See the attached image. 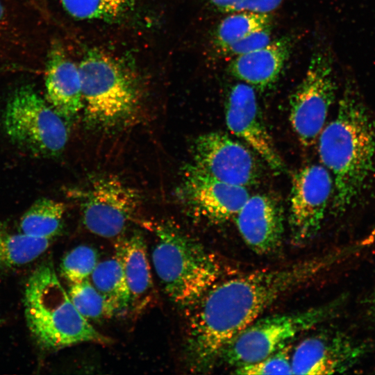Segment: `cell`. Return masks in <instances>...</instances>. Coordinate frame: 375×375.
<instances>
[{
	"label": "cell",
	"instance_id": "obj_20",
	"mask_svg": "<svg viewBox=\"0 0 375 375\" xmlns=\"http://www.w3.org/2000/svg\"><path fill=\"white\" fill-rule=\"evenodd\" d=\"M52 240L10 232L0 224V268L12 269L35 261L49 249Z\"/></svg>",
	"mask_w": 375,
	"mask_h": 375
},
{
	"label": "cell",
	"instance_id": "obj_16",
	"mask_svg": "<svg viewBox=\"0 0 375 375\" xmlns=\"http://www.w3.org/2000/svg\"><path fill=\"white\" fill-rule=\"evenodd\" d=\"M293 40L283 36L253 51L232 58L228 71L254 89L266 90L278 81L292 50Z\"/></svg>",
	"mask_w": 375,
	"mask_h": 375
},
{
	"label": "cell",
	"instance_id": "obj_18",
	"mask_svg": "<svg viewBox=\"0 0 375 375\" xmlns=\"http://www.w3.org/2000/svg\"><path fill=\"white\" fill-rule=\"evenodd\" d=\"M115 256L119 260L131 293L132 304L144 301L153 288L146 242L139 233L120 238Z\"/></svg>",
	"mask_w": 375,
	"mask_h": 375
},
{
	"label": "cell",
	"instance_id": "obj_25",
	"mask_svg": "<svg viewBox=\"0 0 375 375\" xmlns=\"http://www.w3.org/2000/svg\"><path fill=\"white\" fill-rule=\"evenodd\" d=\"M99 262L97 250L89 245H79L69 251L62 257L60 275L69 283L89 279Z\"/></svg>",
	"mask_w": 375,
	"mask_h": 375
},
{
	"label": "cell",
	"instance_id": "obj_15",
	"mask_svg": "<svg viewBox=\"0 0 375 375\" xmlns=\"http://www.w3.org/2000/svg\"><path fill=\"white\" fill-rule=\"evenodd\" d=\"M235 219L241 237L256 253L267 254L280 247L283 233V212L270 196H249Z\"/></svg>",
	"mask_w": 375,
	"mask_h": 375
},
{
	"label": "cell",
	"instance_id": "obj_31",
	"mask_svg": "<svg viewBox=\"0 0 375 375\" xmlns=\"http://www.w3.org/2000/svg\"><path fill=\"white\" fill-rule=\"evenodd\" d=\"M372 236H374V235H375V228H374V231L372 232Z\"/></svg>",
	"mask_w": 375,
	"mask_h": 375
},
{
	"label": "cell",
	"instance_id": "obj_19",
	"mask_svg": "<svg viewBox=\"0 0 375 375\" xmlns=\"http://www.w3.org/2000/svg\"><path fill=\"white\" fill-rule=\"evenodd\" d=\"M89 279L117 315L124 313L133 306L122 265L115 256L99 261Z\"/></svg>",
	"mask_w": 375,
	"mask_h": 375
},
{
	"label": "cell",
	"instance_id": "obj_28",
	"mask_svg": "<svg viewBox=\"0 0 375 375\" xmlns=\"http://www.w3.org/2000/svg\"><path fill=\"white\" fill-rule=\"evenodd\" d=\"M271 35L272 25L248 35L242 40L231 44L222 53L228 57L234 58L253 51L269 44L272 41Z\"/></svg>",
	"mask_w": 375,
	"mask_h": 375
},
{
	"label": "cell",
	"instance_id": "obj_4",
	"mask_svg": "<svg viewBox=\"0 0 375 375\" xmlns=\"http://www.w3.org/2000/svg\"><path fill=\"white\" fill-rule=\"evenodd\" d=\"M24 304L30 333L44 350L110 341L76 309L49 260L42 262L28 278Z\"/></svg>",
	"mask_w": 375,
	"mask_h": 375
},
{
	"label": "cell",
	"instance_id": "obj_27",
	"mask_svg": "<svg viewBox=\"0 0 375 375\" xmlns=\"http://www.w3.org/2000/svg\"><path fill=\"white\" fill-rule=\"evenodd\" d=\"M217 11L232 13L249 11L270 14L277 9L283 0H208Z\"/></svg>",
	"mask_w": 375,
	"mask_h": 375
},
{
	"label": "cell",
	"instance_id": "obj_6",
	"mask_svg": "<svg viewBox=\"0 0 375 375\" xmlns=\"http://www.w3.org/2000/svg\"><path fill=\"white\" fill-rule=\"evenodd\" d=\"M2 122L9 139L34 156L56 157L68 141L65 119L29 85L17 88L11 94Z\"/></svg>",
	"mask_w": 375,
	"mask_h": 375
},
{
	"label": "cell",
	"instance_id": "obj_24",
	"mask_svg": "<svg viewBox=\"0 0 375 375\" xmlns=\"http://www.w3.org/2000/svg\"><path fill=\"white\" fill-rule=\"evenodd\" d=\"M67 292L76 309L89 322L117 315L114 308L90 279L70 283Z\"/></svg>",
	"mask_w": 375,
	"mask_h": 375
},
{
	"label": "cell",
	"instance_id": "obj_23",
	"mask_svg": "<svg viewBox=\"0 0 375 375\" xmlns=\"http://www.w3.org/2000/svg\"><path fill=\"white\" fill-rule=\"evenodd\" d=\"M136 0H60L73 18L83 21L112 22L133 8Z\"/></svg>",
	"mask_w": 375,
	"mask_h": 375
},
{
	"label": "cell",
	"instance_id": "obj_11",
	"mask_svg": "<svg viewBox=\"0 0 375 375\" xmlns=\"http://www.w3.org/2000/svg\"><path fill=\"white\" fill-rule=\"evenodd\" d=\"M192 153L195 165L221 181L247 188L259 180L260 169L253 155L224 133L200 135L194 140Z\"/></svg>",
	"mask_w": 375,
	"mask_h": 375
},
{
	"label": "cell",
	"instance_id": "obj_9",
	"mask_svg": "<svg viewBox=\"0 0 375 375\" xmlns=\"http://www.w3.org/2000/svg\"><path fill=\"white\" fill-rule=\"evenodd\" d=\"M335 84L328 53L315 51L301 81L290 98V122L301 144L312 146L325 126Z\"/></svg>",
	"mask_w": 375,
	"mask_h": 375
},
{
	"label": "cell",
	"instance_id": "obj_29",
	"mask_svg": "<svg viewBox=\"0 0 375 375\" xmlns=\"http://www.w3.org/2000/svg\"><path fill=\"white\" fill-rule=\"evenodd\" d=\"M369 310L372 317L375 319V288L369 299Z\"/></svg>",
	"mask_w": 375,
	"mask_h": 375
},
{
	"label": "cell",
	"instance_id": "obj_2",
	"mask_svg": "<svg viewBox=\"0 0 375 375\" xmlns=\"http://www.w3.org/2000/svg\"><path fill=\"white\" fill-rule=\"evenodd\" d=\"M318 150L333 178V209L343 212L365 190L375 159V128L351 85L344 92L334 119L319 134Z\"/></svg>",
	"mask_w": 375,
	"mask_h": 375
},
{
	"label": "cell",
	"instance_id": "obj_17",
	"mask_svg": "<svg viewBox=\"0 0 375 375\" xmlns=\"http://www.w3.org/2000/svg\"><path fill=\"white\" fill-rule=\"evenodd\" d=\"M46 100L65 119L83 109L78 64L60 44H53L48 55L45 77Z\"/></svg>",
	"mask_w": 375,
	"mask_h": 375
},
{
	"label": "cell",
	"instance_id": "obj_5",
	"mask_svg": "<svg viewBox=\"0 0 375 375\" xmlns=\"http://www.w3.org/2000/svg\"><path fill=\"white\" fill-rule=\"evenodd\" d=\"M83 108L87 122L111 128L128 119L139 103L137 81L126 67L112 56L89 51L78 63Z\"/></svg>",
	"mask_w": 375,
	"mask_h": 375
},
{
	"label": "cell",
	"instance_id": "obj_22",
	"mask_svg": "<svg viewBox=\"0 0 375 375\" xmlns=\"http://www.w3.org/2000/svg\"><path fill=\"white\" fill-rule=\"evenodd\" d=\"M272 25L270 14L249 11L228 13L217 25L214 44L220 53L248 35Z\"/></svg>",
	"mask_w": 375,
	"mask_h": 375
},
{
	"label": "cell",
	"instance_id": "obj_10",
	"mask_svg": "<svg viewBox=\"0 0 375 375\" xmlns=\"http://www.w3.org/2000/svg\"><path fill=\"white\" fill-rule=\"evenodd\" d=\"M333 191V178L324 165H308L293 175L289 224L294 244L309 241L319 231Z\"/></svg>",
	"mask_w": 375,
	"mask_h": 375
},
{
	"label": "cell",
	"instance_id": "obj_13",
	"mask_svg": "<svg viewBox=\"0 0 375 375\" xmlns=\"http://www.w3.org/2000/svg\"><path fill=\"white\" fill-rule=\"evenodd\" d=\"M225 121L230 132L250 147L272 170L276 173L285 170L253 87L241 81L232 85L225 102Z\"/></svg>",
	"mask_w": 375,
	"mask_h": 375
},
{
	"label": "cell",
	"instance_id": "obj_8",
	"mask_svg": "<svg viewBox=\"0 0 375 375\" xmlns=\"http://www.w3.org/2000/svg\"><path fill=\"white\" fill-rule=\"evenodd\" d=\"M73 193L80 203L86 228L106 238L124 231L140 203L138 191L112 174L96 175Z\"/></svg>",
	"mask_w": 375,
	"mask_h": 375
},
{
	"label": "cell",
	"instance_id": "obj_1",
	"mask_svg": "<svg viewBox=\"0 0 375 375\" xmlns=\"http://www.w3.org/2000/svg\"><path fill=\"white\" fill-rule=\"evenodd\" d=\"M338 250L283 267L250 272L215 283L188 310L185 358L193 372H206L227 345L282 296L310 282L342 258Z\"/></svg>",
	"mask_w": 375,
	"mask_h": 375
},
{
	"label": "cell",
	"instance_id": "obj_21",
	"mask_svg": "<svg viewBox=\"0 0 375 375\" xmlns=\"http://www.w3.org/2000/svg\"><path fill=\"white\" fill-rule=\"evenodd\" d=\"M65 212V206L62 202L48 198L39 199L21 218L20 232L53 240L62 229Z\"/></svg>",
	"mask_w": 375,
	"mask_h": 375
},
{
	"label": "cell",
	"instance_id": "obj_14",
	"mask_svg": "<svg viewBox=\"0 0 375 375\" xmlns=\"http://www.w3.org/2000/svg\"><path fill=\"white\" fill-rule=\"evenodd\" d=\"M367 351L365 344L341 333H320L301 341L292 352V374H331L355 365Z\"/></svg>",
	"mask_w": 375,
	"mask_h": 375
},
{
	"label": "cell",
	"instance_id": "obj_7",
	"mask_svg": "<svg viewBox=\"0 0 375 375\" xmlns=\"http://www.w3.org/2000/svg\"><path fill=\"white\" fill-rule=\"evenodd\" d=\"M343 298L288 314L258 318L240 333L223 351L220 359L235 368L260 360L289 344L299 334L329 319Z\"/></svg>",
	"mask_w": 375,
	"mask_h": 375
},
{
	"label": "cell",
	"instance_id": "obj_26",
	"mask_svg": "<svg viewBox=\"0 0 375 375\" xmlns=\"http://www.w3.org/2000/svg\"><path fill=\"white\" fill-rule=\"evenodd\" d=\"M292 352L288 344L260 360L235 368V372L246 375L292 374Z\"/></svg>",
	"mask_w": 375,
	"mask_h": 375
},
{
	"label": "cell",
	"instance_id": "obj_3",
	"mask_svg": "<svg viewBox=\"0 0 375 375\" xmlns=\"http://www.w3.org/2000/svg\"><path fill=\"white\" fill-rule=\"evenodd\" d=\"M151 262L162 288L180 308L188 310L218 281L222 267L215 256L172 222L152 228Z\"/></svg>",
	"mask_w": 375,
	"mask_h": 375
},
{
	"label": "cell",
	"instance_id": "obj_30",
	"mask_svg": "<svg viewBox=\"0 0 375 375\" xmlns=\"http://www.w3.org/2000/svg\"><path fill=\"white\" fill-rule=\"evenodd\" d=\"M5 17H6L5 8L1 0H0V30L1 29L3 25L4 21H5Z\"/></svg>",
	"mask_w": 375,
	"mask_h": 375
},
{
	"label": "cell",
	"instance_id": "obj_12",
	"mask_svg": "<svg viewBox=\"0 0 375 375\" xmlns=\"http://www.w3.org/2000/svg\"><path fill=\"white\" fill-rule=\"evenodd\" d=\"M181 195L194 214L214 223L235 218L249 197L247 188L221 181L194 163L183 170Z\"/></svg>",
	"mask_w": 375,
	"mask_h": 375
}]
</instances>
